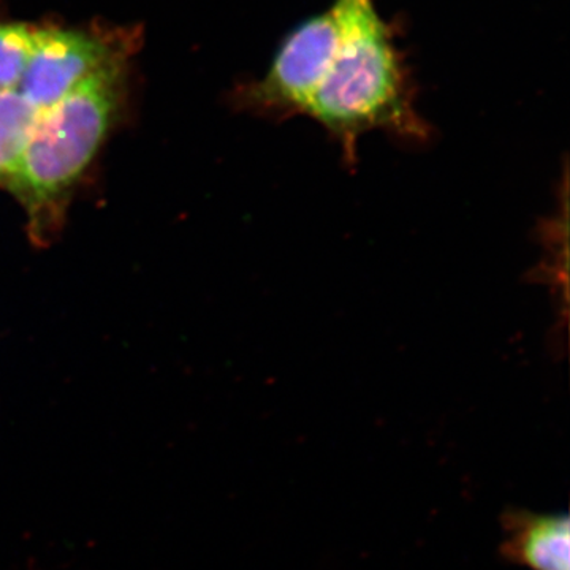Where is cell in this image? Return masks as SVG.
<instances>
[{"label":"cell","mask_w":570,"mask_h":570,"mask_svg":"<svg viewBox=\"0 0 570 570\" xmlns=\"http://www.w3.org/2000/svg\"><path fill=\"white\" fill-rule=\"evenodd\" d=\"M336 50L306 118L340 146L344 165L355 167L358 141L373 130L426 141L430 126L415 110V91L392 26L374 0H335Z\"/></svg>","instance_id":"6da1fadb"},{"label":"cell","mask_w":570,"mask_h":570,"mask_svg":"<svg viewBox=\"0 0 570 570\" xmlns=\"http://www.w3.org/2000/svg\"><path fill=\"white\" fill-rule=\"evenodd\" d=\"M124 69L105 71L40 112L31 141L7 184L24 206L29 232L48 242L63 208L111 129Z\"/></svg>","instance_id":"7a4b0ae2"},{"label":"cell","mask_w":570,"mask_h":570,"mask_svg":"<svg viewBox=\"0 0 570 570\" xmlns=\"http://www.w3.org/2000/svg\"><path fill=\"white\" fill-rule=\"evenodd\" d=\"M337 37L333 7L302 22L285 37L264 77L238 89L236 104L276 121L305 116L332 61Z\"/></svg>","instance_id":"3957f363"},{"label":"cell","mask_w":570,"mask_h":570,"mask_svg":"<svg viewBox=\"0 0 570 570\" xmlns=\"http://www.w3.org/2000/svg\"><path fill=\"white\" fill-rule=\"evenodd\" d=\"M130 41L102 29L36 28L18 91L47 110L105 71L124 69Z\"/></svg>","instance_id":"277c9868"},{"label":"cell","mask_w":570,"mask_h":570,"mask_svg":"<svg viewBox=\"0 0 570 570\" xmlns=\"http://www.w3.org/2000/svg\"><path fill=\"white\" fill-rule=\"evenodd\" d=\"M505 560L530 570H570V520L568 513L505 510L502 517Z\"/></svg>","instance_id":"5b68a950"},{"label":"cell","mask_w":570,"mask_h":570,"mask_svg":"<svg viewBox=\"0 0 570 570\" xmlns=\"http://www.w3.org/2000/svg\"><path fill=\"white\" fill-rule=\"evenodd\" d=\"M40 112L18 89L0 91V183L6 186L31 141Z\"/></svg>","instance_id":"8992f818"},{"label":"cell","mask_w":570,"mask_h":570,"mask_svg":"<svg viewBox=\"0 0 570 570\" xmlns=\"http://www.w3.org/2000/svg\"><path fill=\"white\" fill-rule=\"evenodd\" d=\"M36 28L0 22V91L18 89L32 50Z\"/></svg>","instance_id":"52a82bcc"}]
</instances>
